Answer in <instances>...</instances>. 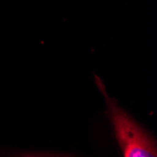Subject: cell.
Listing matches in <instances>:
<instances>
[{"label": "cell", "instance_id": "cell-1", "mask_svg": "<svg viewBox=\"0 0 157 157\" xmlns=\"http://www.w3.org/2000/svg\"><path fill=\"white\" fill-rule=\"evenodd\" d=\"M97 88L102 91L115 136L122 151L123 157H157L153 139L127 112L108 96L105 85L97 75H94Z\"/></svg>", "mask_w": 157, "mask_h": 157}, {"label": "cell", "instance_id": "cell-2", "mask_svg": "<svg viewBox=\"0 0 157 157\" xmlns=\"http://www.w3.org/2000/svg\"><path fill=\"white\" fill-rule=\"evenodd\" d=\"M8 157H59V156H52L45 155L41 153H31V152H16L8 154Z\"/></svg>", "mask_w": 157, "mask_h": 157}]
</instances>
